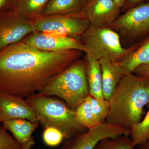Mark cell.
Listing matches in <instances>:
<instances>
[{
	"label": "cell",
	"instance_id": "cell-11",
	"mask_svg": "<svg viewBox=\"0 0 149 149\" xmlns=\"http://www.w3.org/2000/svg\"><path fill=\"white\" fill-rule=\"evenodd\" d=\"M18 119L39 123L36 113L25 99L0 93V123Z\"/></svg>",
	"mask_w": 149,
	"mask_h": 149
},
{
	"label": "cell",
	"instance_id": "cell-23",
	"mask_svg": "<svg viewBox=\"0 0 149 149\" xmlns=\"http://www.w3.org/2000/svg\"><path fill=\"white\" fill-rule=\"evenodd\" d=\"M42 139L46 146L49 147L58 146L65 140L64 135L61 131L53 127L44 128Z\"/></svg>",
	"mask_w": 149,
	"mask_h": 149
},
{
	"label": "cell",
	"instance_id": "cell-22",
	"mask_svg": "<svg viewBox=\"0 0 149 149\" xmlns=\"http://www.w3.org/2000/svg\"><path fill=\"white\" fill-rule=\"evenodd\" d=\"M88 98L91 102L94 119L97 125L105 122L109 111V102L100 100L90 95Z\"/></svg>",
	"mask_w": 149,
	"mask_h": 149
},
{
	"label": "cell",
	"instance_id": "cell-28",
	"mask_svg": "<svg viewBox=\"0 0 149 149\" xmlns=\"http://www.w3.org/2000/svg\"><path fill=\"white\" fill-rule=\"evenodd\" d=\"M137 147L136 149H149V139Z\"/></svg>",
	"mask_w": 149,
	"mask_h": 149
},
{
	"label": "cell",
	"instance_id": "cell-3",
	"mask_svg": "<svg viewBox=\"0 0 149 149\" xmlns=\"http://www.w3.org/2000/svg\"><path fill=\"white\" fill-rule=\"evenodd\" d=\"M25 99L43 128H57L63 133L65 140L88 131V129L77 122L74 111L64 102L41 93H35Z\"/></svg>",
	"mask_w": 149,
	"mask_h": 149
},
{
	"label": "cell",
	"instance_id": "cell-27",
	"mask_svg": "<svg viewBox=\"0 0 149 149\" xmlns=\"http://www.w3.org/2000/svg\"><path fill=\"white\" fill-rule=\"evenodd\" d=\"M144 0H128L122 9L124 10H127L128 9L135 6L142 2Z\"/></svg>",
	"mask_w": 149,
	"mask_h": 149
},
{
	"label": "cell",
	"instance_id": "cell-17",
	"mask_svg": "<svg viewBox=\"0 0 149 149\" xmlns=\"http://www.w3.org/2000/svg\"><path fill=\"white\" fill-rule=\"evenodd\" d=\"M87 62V80L91 95L100 100H104L102 90V70L99 60L89 53L85 54Z\"/></svg>",
	"mask_w": 149,
	"mask_h": 149
},
{
	"label": "cell",
	"instance_id": "cell-30",
	"mask_svg": "<svg viewBox=\"0 0 149 149\" xmlns=\"http://www.w3.org/2000/svg\"><path fill=\"white\" fill-rule=\"evenodd\" d=\"M92 1V0H85V3H88V2L90 1Z\"/></svg>",
	"mask_w": 149,
	"mask_h": 149
},
{
	"label": "cell",
	"instance_id": "cell-12",
	"mask_svg": "<svg viewBox=\"0 0 149 149\" xmlns=\"http://www.w3.org/2000/svg\"><path fill=\"white\" fill-rule=\"evenodd\" d=\"M121 9L113 0H92L85 3L83 13L94 27H109L120 15Z\"/></svg>",
	"mask_w": 149,
	"mask_h": 149
},
{
	"label": "cell",
	"instance_id": "cell-31",
	"mask_svg": "<svg viewBox=\"0 0 149 149\" xmlns=\"http://www.w3.org/2000/svg\"><path fill=\"white\" fill-rule=\"evenodd\" d=\"M2 128V126L1 125V123H0V129H1Z\"/></svg>",
	"mask_w": 149,
	"mask_h": 149
},
{
	"label": "cell",
	"instance_id": "cell-26",
	"mask_svg": "<svg viewBox=\"0 0 149 149\" xmlns=\"http://www.w3.org/2000/svg\"><path fill=\"white\" fill-rule=\"evenodd\" d=\"M14 0H0V13L13 10Z\"/></svg>",
	"mask_w": 149,
	"mask_h": 149
},
{
	"label": "cell",
	"instance_id": "cell-8",
	"mask_svg": "<svg viewBox=\"0 0 149 149\" xmlns=\"http://www.w3.org/2000/svg\"><path fill=\"white\" fill-rule=\"evenodd\" d=\"M35 32L32 21L22 18L14 11L0 13V52Z\"/></svg>",
	"mask_w": 149,
	"mask_h": 149
},
{
	"label": "cell",
	"instance_id": "cell-25",
	"mask_svg": "<svg viewBox=\"0 0 149 149\" xmlns=\"http://www.w3.org/2000/svg\"><path fill=\"white\" fill-rule=\"evenodd\" d=\"M133 73L141 77L149 78V64L143 65L138 67Z\"/></svg>",
	"mask_w": 149,
	"mask_h": 149
},
{
	"label": "cell",
	"instance_id": "cell-19",
	"mask_svg": "<svg viewBox=\"0 0 149 149\" xmlns=\"http://www.w3.org/2000/svg\"><path fill=\"white\" fill-rule=\"evenodd\" d=\"M74 111L75 119L80 125L88 129L97 125L94 119L92 106L88 97L78 104Z\"/></svg>",
	"mask_w": 149,
	"mask_h": 149
},
{
	"label": "cell",
	"instance_id": "cell-15",
	"mask_svg": "<svg viewBox=\"0 0 149 149\" xmlns=\"http://www.w3.org/2000/svg\"><path fill=\"white\" fill-rule=\"evenodd\" d=\"M85 4V0H50L44 8L41 17L83 15Z\"/></svg>",
	"mask_w": 149,
	"mask_h": 149
},
{
	"label": "cell",
	"instance_id": "cell-24",
	"mask_svg": "<svg viewBox=\"0 0 149 149\" xmlns=\"http://www.w3.org/2000/svg\"><path fill=\"white\" fill-rule=\"evenodd\" d=\"M0 149H22L13 136L3 126L0 129Z\"/></svg>",
	"mask_w": 149,
	"mask_h": 149
},
{
	"label": "cell",
	"instance_id": "cell-6",
	"mask_svg": "<svg viewBox=\"0 0 149 149\" xmlns=\"http://www.w3.org/2000/svg\"><path fill=\"white\" fill-rule=\"evenodd\" d=\"M125 40L136 43L149 35V1L125 11L109 26Z\"/></svg>",
	"mask_w": 149,
	"mask_h": 149
},
{
	"label": "cell",
	"instance_id": "cell-2",
	"mask_svg": "<svg viewBox=\"0 0 149 149\" xmlns=\"http://www.w3.org/2000/svg\"><path fill=\"white\" fill-rule=\"evenodd\" d=\"M106 122L131 130L143 119L149 104V78L133 73L124 74L110 101Z\"/></svg>",
	"mask_w": 149,
	"mask_h": 149
},
{
	"label": "cell",
	"instance_id": "cell-29",
	"mask_svg": "<svg viewBox=\"0 0 149 149\" xmlns=\"http://www.w3.org/2000/svg\"><path fill=\"white\" fill-rule=\"evenodd\" d=\"M113 1L121 9L125 6V4L126 3L128 0H113Z\"/></svg>",
	"mask_w": 149,
	"mask_h": 149
},
{
	"label": "cell",
	"instance_id": "cell-7",
	"mask_svg": "<svg viewBox=\"0 0 149 149\" xmlns=\"http://www.w3.org/2000/svg\"><path fill=\"white\" fill-rule=\"evenodd\" d=\"M32 24L35 32L62 35L80 40L91 25L84 15L41 16L32 20Z\"/></svg>",
	"mask_w": 149,
	"mask_h": 149
},
{
	"label": "cell",
	"instance_id": "cell-18",
	"mask_svg": "<svg viewBox=\"0 0 149 149\" xmlns=\"http://www.w3.org/2000/svg\"><path fill=\"white\" fill-rule=\"evenodd\" d=\"M50 0H14V11L22 18L32 21L41 17Z\"/></svg>",
	"mask_w": 149,
	"mask_h": 149
},
{
	"label": "cell",
	"instance_id": "cell-5",
	"mask_svg": "<svg viewBox=\"0 0 149 149\" xmlns=\"http://www.w3.org/2000/svg\"><path fill=\"white\" fill-rule=\"evenodd\" d=\"M89 53L100 60L106 58L118 63L139 47L141 42L125 48L119 35L110 27L90 25L81 39Z\"/></svg>",
	"mask_w": 149,
	"mask_h": 149
},
{
	"label": "cell",
	"instance_id": "cell-9",
	"mask_svg": "<svg viewBox=\"0 0 149 149\" xmlns=\"http://www.w3.org/2000/svg\"><path fill=\"white\" fill-rule=\"evenodd\" d=\"M130 131L105 122L65 140L59 149H95L102 139L122 135L129 136Z\"/></svg>",
	"mask_w": 149,
	"mask_h": 149
},
{
	"label": "cell",
	"instance_id": "cell-20",
	"mask_svg": "<svg viewBox=\"0 0 149 149\" xmlns=\"http://www.w3.org/2000/svg\"><path fill=\"white\" fill-rule=\"evenodd\" d=\"M135 147L130 136L122 135L102 139L95 149H134Z\"/></svg>",
	"mask_w": 149,
	"mask_h": 149
},
{
	"label": "cell",
	"instance_id": "cell-14",
	"mask_svg": "<svg viewBox=\"0 0 149 149\" xmlns=\"http://www.w3.org/2000/svg\"><path fill=\"white\" fill-rule=\"evenodd\" d=\"M99 61L101 67L103 95L104 99L109 102L124 74L118 63L106 58Z\"/></svg>",
	"mask_w": 149,
	"mask_h": 149
},
{
	"label": "cell",
	"instance_id": "cell-4",
	"mask_svg": "<svg viewBox=\"0 0 149 149\" xmlns=\"http://www.w3.org/2000/svg\"><path fill=\"white\" fill-rule=\"evenodd\" d=\"M86 69V59H79L38 93L58 97L74 111L78 104L91 95Z\"/></svg>",
	"mask_w": 149,
	"mask_h": 149
},
{
	"label": "cell",
	"instance_id": "cell-21",
	"mask_svg": "<svg viewBox=\"0 0 149 149\" xmlns=\"http://www.w3.org/2000/svg\"><path fill=\"white\" fill-rule=\"evenodd\" d=\"M148 105V110L145 117L130 130V137L135 147L149 139V104Z\"/></svg>",
	"mask_w": 149,
	"mask_h": 149
},
{
	"label": "cell",
	"instance_id": "cell-13",
	"mask_svg": "<svg viewBox=\"0 0 149 149\" xmlns=\"http://www.w3.org/2000/svg\"><path fill=\"white\" fill-rule=\"evenodd\" d=\"M3 127L9 131L22 149H31L35 144L32 136L39 123L26 119H15L3 123Z\"/></svg>",
	"mask_w": 149,
	"mask_h": 149
},
{
	"label": "cell",
	"instance_id": "cell-16",
	"mask_svg": "<svg viewBox=\"0 0 149 149\" xmlns=\"http://www.w3.org/2000/svg\"><path fill=\"white\" fill-rule=\"evenodd\" d=\"M118 64L124 74L133 73L140 65L149 64V35L141 41L136 49Z\"/></svg>",
	"mask_w": 149,
	"mask_h": 149
},
{
	"label": "cell",
	"instance_id": "cell-1",
	"mask_svg": "<svg viewBox=\"0 0 149 149\" xmlns=\"http://www.w3.org/2000/svg\"><path fill=\"white\" fill-rule=\"evenodd\" d=\"M77 50H41L22 42L0 52V93L27 97L82 56Z\"/></svg>",
	"mask_w": 149,
	"mask_h": 149
},
{
	"label": "cell",
	"instance_id": "cell-10",
	"mask_svg": "<svg viewBox=\"0 0 149 149\" xmlns=\"http://www.w3.org/2000/svg\"><path fill=\"white\" fill-rule=\"evenodd\" d=\"M21 42L46 52L77 50L85 54L89 53L80 40L51 33L33 32L25 37Z\"/></svg>",
	"mask_w": 149,
	"mask_h": 149
}]
</instances>
